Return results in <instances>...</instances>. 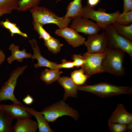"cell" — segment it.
Listing matches in <instances>:
<instances>
[{"label": "cell", "instance_id": "obj_17", "mask_svg": "<svg viewBox=\"0 0 132 132\" xmlns=\"http://www.w3.org/2000/svg\"><path fill=\"white\" fill-rule=\"evenodd\" d=\"M25 110L34 116L36 119L39 132H52L54 131L50 126L47 121L42 112L37 111L33 108L24 105L22 106Z\"/></svg>", "mask_w": 132, "mask_h": 132}, {"label": "cell", "instance_id": "obj_5", "mask_svg": "<svg viewBox=\"0 0 132 132\" xmlns=\"http://www.w3.org/2000/svg\"><path fill=\"white\" fill-rule=\"evenodd\" d=\"M121 13L119 10L110 13L100 9L96 10L93 7L87 5L83 7L81 16L95 21L101 29H104L108 26L115 22Z\"/></svg>", "mask_w": 132, "mask_h": 132}, {"label": "cell", "instance_id": "obj_33", "mask_svg": "<svg viewBox=\"0 0 132 132\" xmlns=\"http://www.w3.org/2000/svg\"><path fill=\"white\" fill-rule=\"evenodd\" d=\"M0 25L8 30L17 25L16 23L10 22L7 18H6L5 21H1Z\"/></svg>", "mask_w": 132, "mask_h": 132}, {"label": "cell", "instance_id": "obj_11", "mask_svg": "<svg viewBox=\"0 0 132 132\" xmlns=\"http://www.w3.org/2000/svg\"><path fill=\"white\" fill-rule=\"evenodd\" d=\"M55 33L65 39L68 44L74 48L82 45L85 41V37L74 29L68 26L57 29Z\"/></svg>", "mask_w": 132, "mask_h": 132}, {"label": "cell", "instance_id": "obj_18", "mask_svg": "<svg viewBox=\"0 0 132 132\" xmlns=\"http://www.w3.org/2000/svg\"><path fill=\"white\" fill-rule=\"evenodd\" d=\"M18 46L12 43L9 46V49L11 52V56L8 57L6 60L8 63L10 64L14 61L16 60L19 62H22L23 59L32 58V55L31 53H28L25 49L21 50Z\"/></svg>", "mask_w": 132, "mask_h": 132}, {"label": "cell", "instance_id": "obj_27", "mask_svg": "<svg viewBox=\"0 0 132 132\" xmlns=\"http://www.w3.org/2000/svg\"><path fill=\"white\" fill-rule=\"evenodd\" d=\"M115 22L121 25H127L132 23V11L121 13Z\"/></svg>", "mask_w": 132, "mask_h": 132}, {"label": "cell", "instance_id": "obj_24", "mask_svg": "<svg viewBox=\"0 0 132 132\" xmlns=\"http://www.w3.org/2000/svg\"><path fill=\"white\" fill-rule=\"evenodd\" d=\"M44 43L48 50L54 54L59 52L63 45L59 40L52 36L48 40L44 41Z\"/></svg>", "mask_w": 132, "mask_h": 132}, {"label": "cell", "instance_id": "obj_23", "mask_svg": "<svg viewBox=\"0 0 132 132\" xmlns=\"http://www.w3.org/2000/svg\"><path fill=\"white\" fill-rule=\"evenodd\" d=\"M70 78L77 86L84 85L89 77L81 68L75 70L71 72Z\"/></svg>", "mask_w": 132, "mask_h": 132}, {"label": "cell", "instance_id": "obj_13", "mask_svg": "<svg viewBox=\"0 0 132 132\" xmlns=\"http://www.w3.org/2000/svg\"><path fill=\"white\" fill-rule=\"evenodd\" d=\"M132 122V114L128 112L122 104L117 106L109 119L108 124L118 123L127 124Z\"/></svg>", "mask_w": 132, "mask_h": 132}, {"label": "cell", "instance_id": "obj_19", "mask_svg": "<svg viewBox=\"0 0 132 132\" xmlns=\"http://www.w3.org/2000/svg\"><path fill=\"white\" fill-rule=\"evenodd\" d=\"M82 0H73L68 4L67 12L64 16L67 19H73L78 16H81L82 7Z\"/></svg>", "mask_w": 132, "mask_h": 132}, {"label": "cell", "instance_id": "obj_38", "mask_svg": "<svg viewBox=\"0 0 132 132\" xmlns=\"http://www.w3.org/2000/svg\"><path fill=\"white\" fill-rule=\"evenodd\" d=\"M12 11L3 9H0V17L4 14L11 13Z\"/></svg>", "mask_w": 132, "mask_h": 132}, {"label": "cell", "instance_id": "obj_28", "mask_svg": "<svg viewBox=\"0 0 132 132\" xmlns=\"http://www.w3.org/2000/svg\"><path fill=\"white\" fill-rule=\"evenodd\" d=\"M20 0H0V9L8 10L11 11L17 10Z\"/></svg>", "mask_w": 132, "mask_h": 132}, {"label": "cell", "instance_id": "obj_34", "mask_svg": "<svg viewBox=\"0 0 132 132\" xmlns=\"http://www.w3.org/2000/svg\"><path fill=\"white\" fill-rule=\"evenodd\" d=\"M132 11V0H123V11L122 13Z\"/></svg>", "mask_w": 132, "mask_h": 132}, {"label": "cell", "instance_id": "obj_7", "mask_svg": "<svg viewBox=\"0 0 132 132\" xmlns=\"http://www.w3.org/2000/svg\"><path fill=\"white\" fill-rule=\"evenodd\" d=\"M104 30L107 39L108 47L124 51L127 53L132 59V41L118 33L111 25L108 26Z\"/></svg>", "mask_w": 132, "mask_h": 132}, {"label": "cell", "instance_id": "obj_2", "mask_svg": "<svg viewBox=\"0 0 132 132\" xmlns=\"http://www.w3.org/2000/svg\"><path fill=\"white\" fill-rule=\"evenodd\" d=\"M77 88L78 90L87 92L102 98L123 94H129L132 93L131 87L118 86L105 82L93 85L77 86Z\"/></svg>", "mask_w": 132, "mask_h": 132}, {"label": "cell", "instance_id": "obj_9", "mask_svg": "<svg viewBox=\"0 0 132 132\" xmlns=\"http://www.w3.org/2000/svg\"><path fill=\"white\" fill-rule=\"evenodd\" d=\"M70 27L78 33L88 35L98 34L101 29L96 23L81 16L73 19Z\"/></svg>", "mask_w": 132, "mask_h": 132}, {"label": "cell", "instance_id": "obj_26", "mask_svg": "<svg viewBox=\"0 0 132 132\" xmlns=\"http://www.w3.org/2000/svg\"><path fill=\"white\" fill-rule=\"evenodd\" d=\"M33 23L34 29L39 35V38L43 39L44 41L50 39L52 36L43 28V25L39 23L33 21Z\"/></svg>", "mask_w": 132, "mask_h": 132}, {"label": "cell", "instance_id": "obj_14", "mask_svg": "<svg viewBox=\"0 0 132 132\" xmlns=\"http://www.w3.org/2000/svg\"><path fill=\"white\" fill-rule=\"evenodd\" d=\"M22 106L13 104L11 105L1 104L0 105V110L7 113L14 119L30 118L33 116Z\"/></svg>", "mask_w": 132, "mask_h": 132}, {"label": "cell", "instance_id": "obj_31", "mask_svg": "<svg viewBox=\"0 0 132 132\" xmlns=\"http://www.w3.org/2000/svg\"><path fill=\"white\" fill-rule=\"evenodd\" d=\"M75 67L73 61L64 59L62 60L61 64H58L57 68L60 69L61 68L70 69L73 68Z\"/></svg>", "mask_w": 132, "mask_h": 132}, {"label": "cell", "instance_id": "obj_30", "mask_svg": "<svg viewBox=\"0 0 132 132\" xmlns=\"http://www.w3.org/2000/svg\"><path fill=\"white\" fill-rule=\"evenodd\" d=\"M72 59L75 66L77 68L81 67L84 63V57L81 54H74L72 56Z\"/></svg>", "mask_w": 132, "mask_h": 132}, {"label": "cell", "instance_id": "obj_15", "mask_svg": "<svg viewBox=\"0 0 132 132\" xmlns=\"http://www.w3.org/2000/svg\"><path fill=\"white\" fill-rule=\"evenodd\" d=\"M58 82L64 88L65 93L63 100H65L69 97L77 98V86L73 82L70 77L63 76L58 80Z\"/></svg>", "mask_w": 132, "mask_h": 132}, {"label": "cell", "instance_id": "obj_37", "mask_svg": "<svg viewBox=\"0 0 132 132\" xmlns=\"http://www.w3.org/2000/svg\"><path fill=\"white\" fill-rule=\"evenodd\" d=\"M5 58V56L3 51L0 49V65L4 62Z\"/></svg>", "mask_w": 132, "mask_h": 132}, {"label": "cell", "instance_id": "obj_1", "mask_svg": "<svg viewBox=\"0 0 132 132\" xmlns=\"http://www.w3.org/2000/svg\"><path fill=\"white\" fill-rule=\"evenodd\" d=\"M125 54V52L121 50L107 47L102 62L104 72L117 76L124 75L125 73L123 66Z\"/></svg>", "mask_w": 132, "mask_h": 132}, {"label": "cell", "instance_id": "obj_39", "mask_svg": "<svg viewBox=\"0 0 132 132\" xmlns=\"http://www.w3.org/2000/svg\"><path fill=\"white\" fill-rule=\"evenodd\" d=\"M127 125V130L129 132H131L132 130V122L130 123Z\"/></svg>", "mask_w": 132, "mask_h": 132}, {"label": "cell", "instance_id": "obj_10", "mask_svg": "<svg viewBox=\"0 0 132 132\" xmlns=\"http://www.w3.org/2000/svg\"><path fill=\"white\" fill-rule=\"evenodd\" d=\"M87 47L88 52L92 53H104L108 47L107 39L104 32L88 35L84 44Z\"/></svg>", "mask_w": 132, "mask_h": 132}, {"label": "cell", "instance_id": "obj_32", "mask_svg": "<svg viewBox=\"0 0 132 132\" xmlns=\"http://www.w3.org/2000/svg\"><path fill=\"white\" fill-rule=\"evenodd\" d=\"M9 31L12 36H13L14 34H18L24 38H27L28 36L27 34L22 32L17 25L14 26Z\"/></svg>", "mask_w": 132, "mask_h": 132}, {"label": "cell", "instance_id": "obj_8", "mask_svg": "<svg viewBox=\"0 0 132 132\" xmlns=\"http://www.w3.org/2000/svg\"><path fill=\"white\" fill-rule=\"evenodd\" d=\"M104 54L87 52L83 55L85 62L81 68L89 78L94 74L104 72L102 65Z\"/></svg>", "mask_w": 132, "mask_h": 132}, {"label": "cell", "instance_id": "obj_16", "mask_svg": "<svg viewBox=\"0 0 132 132\" xmlns=\"http://www.w3.org/2000/svg\"><path fill=\"white\" fill-rule=\"evenodd\" d=\"M30 118L17 119L13 126L14 132H35L38 129L37 122Z\"/></svg>", "mask_w": 132, "mask_h": 132}, {"label": "cell", "instance_id": "obj_40", "mask_svg": "<svg viewBox=\"0 0 132 132\" xmlns=\"http://www.w3.org/2000/svg\"><path fill=\"white\" fill-rule=\"evenodd\" d=\"M62 0H56V3H57L61 1Z\"/></svg>", "mask_w": 132, "mask_h": 132}, {"label": "cell", "instance_id": "obj_29", "mask_svg": "<svg viewBox=\"0 0 132 132\" xmlns=\"http://www.w3.org/2000/svg\"><path fill=\"white\" fill-rule=\"evenodd\" d=\"M108 125L111 132H124L127 131V125L125 124L115 123Z\"/></svg>", "mask_w": 132, "mask_h": 132}, {"label": "cell", "instance_id": "obj_21", "mask_svg": "<svg viewBox=\"0 0 132 132\" xmlns=\"http://www.w3.org/2000/svg\"><path fill=\"white\" fill-rule=\"evenodd\" d=\"M13 119L7 113L0 110V132H13L12 125Z\"/></svg>", "mask_w": 132, "mask_h": 132}, {"label": "cell", "instance_id": "obj_4", "mask_svg": "<svg viewBox=\"0 0 132 132\" xmlns=\"http://www.w3.org/2000/svg\"><path fill=\"white\" fill-rule=\"evenodd\" d=\"M41 112L48 122H54L58 118L64 116L71 117L76 121L79 116L77 111L62 100L46 107Z\"/></svg>", "mask_w": 132, "mask_h": 132}, {"label": "cell", "instance_id": "obj_12", "mask_svg": "<svg viewBox=\"0 0 132 132\" xmlns=\"http://www.w3.org/2000/svg\"><path fill=\"white\" fill-rule=\"evenodd\" d=\"M29 42L31 45L33 51V54L32 55L31 58L33 61L35 59L37 60V63L34 65L35 68L45 67L48 68L50 69H58V64L56 62L50 61L42 55L37 41L35 39H33L30 40Z\"/></svg>", "mask_w": 132, "mask_h": 132}, {"label": "cell", "instance_id": "obj_35", "mask_svg": "<svg viewBox=\"0 0 132 132\" xmlns=\"http://www.w3.org/2000/svg\"><path fill=\"white\" fill-rule=\"evenodd\" d=\"M22 101L26 104L29 105L33 103L34 99L31 95L28 94L23 99Z\"/></svg>", "mask_w": 132, "mask_h": 132}, {"label": "cell", "instance_id": "obj_3", "mask_svg": "<svg viewBox=\"0 0 132 132\" xmlns=\"http://www.w3.org/2000/svg\"><path fill=\"white\" fill-rule=\"evenodd\" d=\"M33 21L43 25L48 24L56 25L59 28L68 26L71 18L67 19L64 16L60 17L49 9L38 6L29 10Z\"/></svg>", "mask_w": 132, "mask_h": 132}, {"label": "cell", "instance_id": "obj_6", "mask_svg": "<svg viewBox=\"0 0 132 132\" xmlns=\"http://www.w3.org/2000/svg\"><path fill=\"white\" fill-rule=\"evenodd\" d=\"M28 65L19 67L13 70L10 77L2 86L0 89V102L10 100L13 104L22 106V103L15 97L14 93L19 77L22 74Z\"/></svg>", "mask_w": 132, "mask_h": 132}, {"label": "cell", "instance_id": "obj_22", "mask_svg": "<svg viewBox=\"0 0 132 132\" xmlns=\"http://www.w3.org/2000/svg\"><path fill=\"white\" fill-rule=\"evenodd\" d=\"M111 26L119 34L132 41V24L127 25L120 24L115 22Z\"/></svg>", "mask_w": 132, "mask_h": 132}, {"label": "cell", "instance_id": "obj_25", "mask_svg": "<svg viewBox=\"0 0 132 132\" xmlns=\"http://www.w3.org/2000/svg\"><path fill=\"white\" fill-rule=\"evenodd\" d=\"M41 0H20L17 10L24 11L38 6Z\"/></svg>", "mask_w": 132, "mask_h": 132}, {"label": "cell", "instance_id": "obj_20", "mask_svg": "<svg viewBox=\"0 0 132 132\" xmlns=\"http://www.w3.org/2000/svg\"><path fill=\"white\" fill-rule=\"evenodd\" d=\"M62 73L60 69H46L41 72L40 78L47 85H50L58 80Z\"/></svg>", "mask_w": 132, "mask_h": 132}, {"label": "cell", "instance_id": "obj_36", "mask_svg": "<svg viewBox=\"0 0 132 132\" xmlns=\"http://www.w3.org/2000/svg\"><path fill=\"white\" fill-rule=\"evenodd\" d=\"M100 0H87V6L93 7L97 5L99 2Z\"/></svg>", "mask_w": 132, "mask_h": 132}]
</instances>
